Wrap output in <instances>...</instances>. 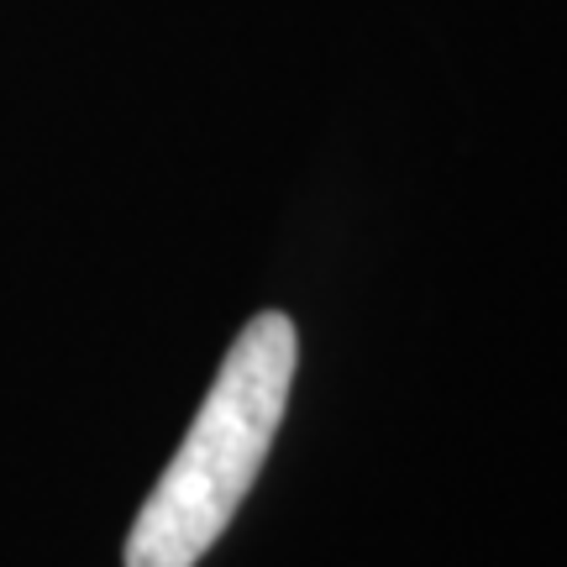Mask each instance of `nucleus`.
Returning <instances> with one entry per match:
<instances>
[{
	"instance_id": "obj_1",
	"label": "nucleus",
	"mask_w": 567,
	"mask_h": 567,
	"mask_svg": "<svg viewBox=\"0 0 567 567\" xmlns=\"http://www.w3.org/2000/svg\"><path fill=\"white\" fill-rule=\"evenodd\" d=\"M300 368L295 321L264 310L231 342L200 415L126 536V567H195L221 542L279 436Z\"/></svg>"
}]
</instances>
